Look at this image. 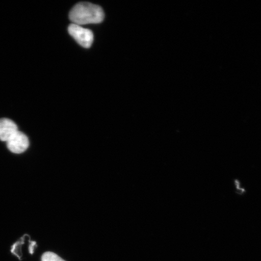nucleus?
<instances>
[{
	"label": "nucleus",
	"mask_w": 261,
	"mask_h": 261,
	"mask_svg": "<svg viewBox=\"0 0 261 261\" xmlns=\"http://www.w3.org/2000/svg\"><path fill=\"white\" fill-rule=\"evenodd\" d=\"M19 130L16 124L12 120L0 119V140L8 143L14 139Z\"/></svg>",
	"instance_id": "nucleus-3"
},
{
	"label": "nucleus",
	"mask_w": 261,
	"mask_h": 261,
	"mask_svg": "<svg viewBox=\"0 0 261 261\" xmlns=\"http://www.w3.org/2000/svg\"><path fill=\"white\" fill-rule=\"evenodd\" d=\"M29 146L28 136L21 132H19L14 139L7 143L8 149L14 154H21L28 149Z\"/></svg>",
	"instance_id": "nucleus-4"
},
{
	"label": "nucleus",
	"mask_w": 261,
	"mask_h": 261,
	"mask_svg": "<svg viewBox=\"0 0 261 261\" xmlns=\"http://www.w3.org/2000/svg\"><path fill=\"white\" fill-rule=\"evenodd\" d=\"M41 260L42 261H65L57 254L50 252L44 253L42 256Z\"/></svg>",
	"instance_id": "nucleus-5"
},
{
	"label": "nucleus",
	"mask_w": 261,
	"mask_h": 261,
	"mask_svg": "<svg viewBox=\"0 0 261 261\" xmlns=\"http://www.w3.org/2000/svg\"><path fill=\"white\" fill-rule=\"evenodd\" d=\"M36 246V242H32L31 244L30 247H29V252H30L31 254H33L34 251V248Z\"/></svg>",
	"instance_id": "nucleus-6"
},
{
	"label": "nucleus",
	"mask_w": 261,
	"mask_h": 261,
	"mask_svg": "<svg viewBox=\"0 0 261 261\" xmlns=\"http://www.w3.org/2000/svg\"><path fill=\"white\" fill-rule=\"evenodd\" d=\"M69 18L74 24H98L103 20L104 12L99 6L87 2L80 3L71 10Z\"/></svg>",
	"instance_id": "nucleus-1"
},
{
	"label": "nucleus",
	"mask_w": 261,
	"mask_h": 261,
	"mask_svg": "<svg viewBox=\"0 0 261 261\" xmlns=\"http://www.w3.org/2000/svg\"><path fill=\"white\" fill-rule=\"evenodd\" d=\"M68 32L78 44L84 48H89L93 42V34L89 29L81 25L71 24L68 27Z\"/></svg>",
	"instance_id": "nucleus-2"
}]
</instances>
